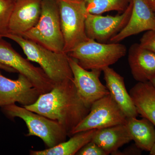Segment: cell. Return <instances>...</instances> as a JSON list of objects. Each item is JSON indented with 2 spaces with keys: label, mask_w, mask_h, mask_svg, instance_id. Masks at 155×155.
Listing matches in <instances>:
<instances>
[{
  "label": "cell",
  "mask_w": 155,
  "mask_h": 155,
  "mask_svg": "<svg viewBox=\"0 0 155 155\" xmlns=\"http://www.w3.org/2000/svg\"><path fill=\"white\" fill-rule=\"evenodd\" d=\"M97 129L81 131L73 134L68 140L41 150H30L31 155H76L85 145L91 141Z\"/></svg>",
  "instance_id": "cell-19"
},
{
  "label": "cell",
  "mask_w": 155,
  "mask_h": 155,
  "mask_svg": "<svg viewBox=\"0 0 155 155\" xmlns=\"http://www.w3.org/2000/svg\"><path fill=\"white\" fill-rule=\"evenodd\" d=\"M106 86L113 99L127 118L139 115L129 93L127 92L124 78L110 67L103 69Z\"/></svg>",
  "instance_id": "cell-14"
},
{
  "label": "cell",
  "mask_w": 155,
  "mask_h": 155,
  "mask_svg": "<svg viewBox=\"0 0 155 155\" xmlns=\"http://www.w3.org/2000/svg\"><path fill=\"white\" fill-rule=\"evenodd\" d=\"M132 140L125 124L97 129L91 141L96 143L107 154H115L119 148Z\"/></svg>",
  "instance_id": "cell-16"
},
{
  "label": "cell",
  "mask_w": 155,
  "mask_h": 155,
  "mask_svg": "<svg viewBox=\"0 0 155 155\" xmlns=\"http://www.w3.org/2000/svg\"><path fill=\"white\" fill-rule=\"evenodd\" d=\"M0 37L10 39L19 45L27 59L38 64L55 84L73 79L68 54L54 51L22 35L11 32L0 34Z\"/></svg>",
  "instance_id": "cell-2"
},
{
  "label": "cell",
  "mask_w": 155,
  "mask_h": 155,
  "mask_svg": "<svg viewBox=\"0 0 155 155\" xmlns=\"http://www.w3.org/2000/svg\"><path fill=\"white\" fill-rule=\"evenodd\" d=\"M126 52L125 46L119 42L106 44L88 38L68 54L84 69L102 70L115 64Z\"/></svg>",
  "instance_id": "cell-5"
},
{
  "label": "cell",
  "mask_w": 155,
  "mask_h": 155,
  "mask_svg": "<svg viewBox=\"0 0 155 155\" xmlns=\"http://www.w3.org/2000/svg\"><path fill=\"white\" fill-rule=\"evenodd\" d=\"M128 61L134 78L138 82L149 81L155 75V54L139 44L130 46Z\"/></svg>",
  "instance_id": "cell-15"
},
{
  "label": "cell",
  "mask_w": 155,
  "mask_h": 155,
  "mask_svg": "<svg viewBox=\"0 0 155 155\" xmlns=\"http://www.w3.org/2000/svg\"><path fill=\"white\" fill-rule=\"evenodd\" d=\"M16 0H0V34L8 31L9 20Z\"/></svg>",
  "instance_id": "cell-21"
},
{
  "label": "cell",
  "mask_w": 155,
  "mask_h": 155,
  "mask_svg": "<svg viewBox=\"0 0 155 155\" xmlns=\"http://www.w3.org/2000/svg\"><path fill=\"white\" fill-rule=\"evenodd\" d=\"M132 11L125 27L110 40V43H118L128 37L144 31L155 30V12L146 0H132Z\"/></svg>",
  "instance_id": "cell-12"
},
{
  "label": "cell",
  "mask_w": 155,
  "mask_h": 155,
  "mask_svg": "<svg viewBox=\"0 0 155 155\" xmlns=\"http://www.w3.org/2000/svg\"><path fill=\"white\" fill-rule=\"evenodd\" d=\"M2 38L0 37V63L13 68L19 74L27 78L42 94L51 90L55 84L50 79L41 67L34 66Z\"/></svg>",
  "instance_id": "cell-8"
},
{
  "label": "cell",
  "mask_w": 155,
  "mask_h": 155,
  "mask_svg": "<svg viewBox=\"0 0 155 155\" xmlns=\"http://www.w3.org/2000/svg\"><path fill=\"white\" fill-rule=\"evenodd\" d=\"M0 69H2V70H5L6 72H14H14H17V71L13 68L6 66V65H4V64L1 63H0Z\"/></svg>",
  "instance_id": "cell-24"
},
{
  "label": "cell",
  "mask_w": 155,
  "mask_h": 155,
  "mask_svg": "<svg viewBox=\"0 0 155 155\" xmlns=\"http://www.w3.org/2000/svg\"><path fill=\"white\" fill-rule=\"evenodd\" d=\"M24 107L57 121L68 136L86 117L91 108L79 96L73 79L55 84L51 90L41 95L35 103Z\"/></svg>",
  "instance_id": "cell-1"
},
{
  "label": "cell",
  "mask_w": 155,
  "mask_h": 155,
  "mask_svg": "<svg viewBox=\"0 0 155 155\" xmlns=\"http://www.w3.org/2000/svg\"><path fill=\"white\" fill-rule=\"evenodd\" d=\"M133 3L130 0L127 8L120 15L104 16L87 13L85 20V31L88 38L105 43L119 33L130 19Z\"/></svg>",
  "instance_id": "cell-9"
},
{
  "label": "cell",
  "mask_w": 155,
  "mask_h": 155,
  "mask_svg": "<svg viewBox=\"0 0 155 155\" xmlns=\"http://www.w3.org/2000/svg\"><path fill=\"white\" fill-rule=\"evenodd\" d=\"M149 152L150 155H155V142Z\"/></svg>",
  "instance_id": "cell-26"
},
{
  "label": "cell",
  "mask_w": 155,
  "mask_h": 155,
  "mask_svg": "<svg viewBox=\"0 0 155 155\" xmlns=\"http://www.w3.org/2000/svg\"><path fill=\"white\" fill-rule=\"evenodd\" d=\"M2 108L4 113L10 118L17 117L25 122L28 129L27 136L39 137L48 148L53 147L66 141L68 136L67 130L57 121L16 104Z\"/></svg>",
  "instance_id": "cell-4"
},
{
  "label": "cell",
  "mask_w": 155,
  "mask_h": 155,
  "mask_svg": "<svg viewBox=\"0 0 155 155\" xmlns=\"http://www.w3.org/2000/svg\"><path fill=\"white\" fill-rule=\"evenodd\" d=\"M139 44L141 47L155 54V30L147 31L140 38Z\"/></svg>",
  "instance_id": "cell-23"
},
{
  "label": "cell",
  "mask_w": 155,
  "mask_h": 155,
  "mask_svg": "<svg viewBox=\"0 0 155 155\" xmlns=\"http://www.w3.org/2000/svg\"><path fill=\"white\" fill-rule=\"evenodd\" d=\"M139 115L155 127V89L150 82H138L129 91Z\"/></svg>",
  "instance_id": "cell-17"
},
{
  "label": "cell",
  "mask_w": 155,
  "mask_h": 155,
  "mask_svg": "<svg viewBox=\"0 0 155 155\" xmlns=\"http://www.w3.org/2000/svg\"><path fill=\"white\" fill-rule=\"evenodd\" d=\"M125 125L136 146L141 150L150 152L155 142V127L145 118H127Z\"/></svg>",
  "instance_id": "cell-18"
},
{
  "label": "cell",
  "mask_w": 155,
  "mask_h": 155,
  "mask_svg": "<svg viewBox=\"0 0 155 155\" xmlns=\"http://www.w3.org/2000/svg\"><path fill=\"white\" fill-rule=\"evenodd\" d=\"M42 0H16L7 32L21 35L34 27L41 11Z\"/></svg>",
  "instance_id": "cell-13"
},
{
  "label": "cell",
  "mask_w": 155,
  "mask_h": 155,
  "mask_svg": "<svg viewBox=\"0 0 155 155\" xmlns=\"http://www.w3.org/2000/svg\"><path fill=\"white\" fill-rule=\"evenodd\" d=\"M149 81L150 82V83L152 84L153 86V87H154L155 89V75L153 77L151 78Z\"/></svg>",
  "instance_id": "cell-27"
},
{
  "label": "cell",
  "mask_w": 155,
  "mask_h": 155,
  "mask_svg": "<svg viewBox=\"0 0 155 155\" xmlns=\"http://www.w3.org/2000/svg\"><path fill=\"white\" fill-rule=\"evenodd\" d=\"M20 35L54 51L64 52V40L57 0H42L38 23Z\"/></svg>",
  "instance_id": "cell-3"
},
{
  "label": "cell",
  "mask_w": 155,
  "mask_h": 155,
  "mask_svg": "<svg viewBox=\"0 0 155 155\" xmlns=\"http://www.w3.org/2000/svg\"><path fill=\"white\" fill-rule=\"evenodd\" d=\"M148 5L155 13V0H146Z\"/></svg>",
  "instance_id": "cell-25"
},
{
  "label": "cell",
  "mask_w": 155,
  "mask_h": 155,
  "mask_svg": "<svg viewBox=\"0 0 155 155\" xmlns=\"http://www.w3.org/2000/svg\"><path fill=\"white\" fill-rule=\"evenodd\" d=\"M64 36V52L68 54L87 40L85 20L87 12L84 0H57Z\"/></svg>",
  "instance_id": "cell-6"
},
{
  "label": "cell",
  "mask_w": 155,
  "mask_h": 155,
  "mask_svg": "<svg viewBox=\"0 0 155 155\" xmlns=\"http://www.w3.org/2000/svg\"><path fill=\"white\" fill-rule=\"evenodd\" d=\"M127 117L109 94L92 104L88 114L72 130L70 136L81 131L125 124Z\"/></svg>",
  "instance_id": "cell-7"
},
{
  "label": "cell",
  "mask_w": 155,
  "mask_h": 155,
  "mask_svg": "<svg viewBox=\"0 0 155 155\" xmlns=\"http://www.w3.org/2000/svg\"><path fill=\"white\" fill-rule=\"evenodd\" d=\"M130 0H84L87 13L97 15L111 11L123 12Z\"/></svg>",
  "instance_id": "cell-20"
},
{
  "label": "cell",
  "mask_w": 155,
  "mask_h": 155,
  "mask_svg": "<svg viewBox=\"0 0 155 155\" xmlns=\"http://www.w3.org/2000/svg\"><path fill=\"white\" fill-rule=\"evenodd\" d=\"M77 155H107L96 143L90 141L84 146L76 153Z\"/></svg>",
  "instance_id": "cell-22"
},
{
  "label": "cell",
  "mask_w": 155,
  "mask_h": 155,
  "mask_svg": "<svg viewBox=\"0 0 155 155\" xmlns=\"http://www.w3.org/2000/svg\"><path fill=\"white\" fill-rule=\"evenodd\" d=\"M69 63L73 74V82L82 101L91 107L96 101L110 94L106 86L101 82L102 70H87L81 67L74 59L69 57Z\"/></svg>",
  "instance_id": "cell-10"
},
{
  "label": "cell",
  "mask_w": 155,
  "mask_h": 155,
  "mask_svg": "<svg viewBox=\"0 0 155 155\" xmlns=\"http://www.w3.org/2000/svg\"><path fill=\"white\" fill-rule=\"evenodd\" d=\"M42 94L28 78L19 74L18 79L12 80L0 72V107L18 103L23 107L35 102Z\"/></svg>",
  "instance_id": "cell-11"
}]
</instances>
